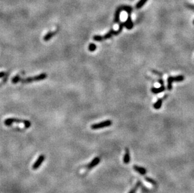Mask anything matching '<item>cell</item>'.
Segmentation results:
<instances>
[{
	"label": "cell",
	"instance_id": "6da1fadb",
	"mask_svg": "<svg viewBox=\"0 0 194 193\" xmlns=\"http://www.w3.org/2000/svg\"><path fill=\"white\" fill-rule=\"evenodd\" d=\"M47 77V75L46 73H43L40 75H36L34 76H31L26 78H21L20 80V82L22 84H30V83L34 82H38V81L45 80Z\"/></svg>",
	"mask_w": 194,
	"mask_h": 193
},
{
	"label": "cell",
	"instance_id": "7a4b0ae2",
	"mask_svg": "<svg viewBox=\"0 0 194 193\" xmlns=\"http://www.w3.org/2000/svg\"><path fill=\"white\" fill-rule=\"evenodd\" d=\"M13 123H18V124H23L26 128H30L31 126V122L27 120H21L17 118H6L5 120V124L7 126H9Z\"/></svg>",
	"mask_w": 194,
	"mask_h": 193
},
{
	"label": "cell",
	"instance_id": "3957f363",
	"mask_svg": "<svg viewBox=\"0 0 194 193\" xmlns=\"http://www.w3.org/2000/svg\"><path fill=\"white\" fill-rule=\"evenodd\" d=\"M113 124L111 120H107L105 121L97 123V124H94L91 126V129L93 130H97V129H102V128H105L111 126Z\"/></svg>",
	"mask_w": 194,
	"mask_h": 193
},
{
	"label": "cell",
	"instance_id": "277c9868",
	"mask_svg": "<svg viewBox=\"0 0 194 193\" xmlns=\"http://www.w3.org/2000/svg\"><path fill=\"white\" fill-rule=\"evenodd\" d=\"M45 159V157L44 155H40L39 157H38V159H36V160L35 161V162L33 164V166H32V169L35 170L37 169L38 168H39V167L40 166L41 164H42L43 162L44 161Z\"/></svg>",
	"mask_w": 194,
	"mask_h": 193
},
{
	"label": "cell",
	"instance_id": "5b68a950",
	"mask_svg": "<svg viewBox=\"0 0 194 193\" xmlns=\"http://www.w3.org/2000/svg\"><path fill=\"white\" fill-rule=\"evenodd\" d=\"M128 19H127L126 22L124 23V26L126 27L128 30H131V29L133 28V26H134V25H133V23H132V20H131V13H128Z\"/></svg>",
	"mask_w": 194,
	"mask_h": 193
},
{
	"label": "cell",
	"instance_id": "8992f818",
	"mask_svg": "<svg viewBox=\"0 0 194 193\" xmlns=\"http://www.w3.org/2000/svg\"><path fill=\"white\" fill-rule=\"evenodd\" d=\"M100 162V158L99 157H95L94 159L90 162V163L87 166V168L88 169H92L93 168H94Z\"/></svg>",
	"mask_w": 194,
	"mask_h": 193
},
{
	"label": "cell",
	"instance_id": "52a82bcc",
	"mask_svg": "<svg viewBox=\"0 0 194 193\" xmlns=\"http://www.w3.org/2000/svg\"><path fill=\"white\" fill-rule=\"evenodd\" d=\"M133 169H134L136 172L140 174L141 175H145L146 174V172H147L146 169H145V168H142V167L138 166L136 165H134V166H133Z\"/></svg>",
	"mask_w": 194,
	"mask_h": 193
},
{
	"label": "cell",
	"instance_id": "ba28073f",
	"mask_svg": "<svg viewBox=\"0 0 194 193\" xmlns=\"http://www.w3.org/2000/svg\"><path fill=\"white\" fill-rule=\"evenodd\" d=\"M57 33V31H52V32H48V33L45 34V36L44 37V41H45V42H48V41H49L50 39H51Z\"/></svg>",
	"mask_w": 194,
	"mask_h": 193
},
{
	"label": "cell",
	"instance_id": "9c48e42d",
	"mask_svg": "<svg viewBox=\"0 0 194 193\" xmlns=\"http://www.w3.org/2000/svg\"><path fill=\"white\" fill-rule=\"evenodd\" d=\"M123 162L124 164H128L130 162V152H129V150L128 148H126V149H125Z\"/></svg>",
	"mask_w": 194,
	"mask_h": 193
},
{
	"label": "cell",
	"instance_id": "30bf717a",
	"mask_svg": "<svg viewBox=\"0 0 194 193\" xmlns=\"http://www.w3.org/2000/svg\"><path fill=\"white\" fill-rule=\"evenodd\" d=\"M123 11V6L119 7L116 11L115 15V23H119V18H120V13Z\"/></svg>",
	"mask_w": 194,
	"mask_h": 193
},
{
	"label": "cell",
	"instance_id": "8fae6325",
	"mask_svg": "<svg viewBox=\"0 0 194 193\" xmlns=\"http://www.w3.org/2000/svg\"><path fill=\"white\" fill-rule=\"evenodd\" d=\"M165 87L164 85H161L159 88H155V87H153V88H151V91L152 92V93H155V94L161 93V92H163L165 91Z\"/></svg>",
	"mask_w": 194,
	"mask_h": 193
},
{
	"label": "cell",
	"instance_id": "7c38bea8",
	"mask_svg": "<svg viewBox=\"0 0 194 193\" xmlns=\"http://www.w3.org/2000/svg\"><path fill=\"white\" fill-rule=\"evenodd\" d=\"M174 82H173V76H168V78L167 79V83H168V85H167V88L168 90H171L172 89V83Z\"/></svg>",
	"mask_w": 194,
	"mask_h": 193
},
{
	"label": "cell",
	"instance_id": "4fadbf2b",
	"mask_svg": "<svg viewBox=\"0 0 194 193\" xmlns=\"http://www.w3.org/2000/svg\"><path fill=\"white\" fill-rule=\"evenodd\" d=\"M162 103H163V99H158L157 102H156V103H154L153 104L154 109H157V110L159 109L161 107Z\"/></svg>",
	"mask_w": 194,
	"mask_h": 193
},
{
	"label": "cell",
	"instance_id": "5bb4252c",
	"mask_svg": "<svg viewBox=\"0 0 194 193\" xmlns=\"http://www.w3.org/2000/svg\"><path fill=\"white\" fill-rule=\"evenodd\" d=\"M184 79H185V77H184V75H178V76L173 77V82H180L184 81Z\"/></svg>",
	"mask_w": 194,
	"mask_h": 193
},
{
	"label": "cell",
	"instance_id": "9a60e30c",
	"mask_svg": "<svg viewBox=\"0 0 194 193\" xmlns=\"http://www.w3.org/2000/svg\"><path fill=\"white\" fill-rule=\"evenodd\" d=\"M147 1L148 0H140L138 1V3L136 4V6L137 9H140V8H141L144 6V4L147 2Z\"/></svg>",
	"mask_w": 194,
	"mask_h": 193
},
{
	"label": "cell",
	"instance_id": "2e32d148",
	"mask_svg": "<svg viewBox=\"0 0 194 193\" xmlns=\"http://www.w3.org/2000/svg\"><path fill=\"white\" fill-rule=\"evenodd\" d=\"M20 78H21V77H20L19 75H16L15 76H14L13 78H12V83L14 84H17V83L20 82Z\"/></svg>",
	"mask_w": 194,
	"mask_h": 193
},
{
	"label": "cell",
	"instance_id": "e0dca14e",
	"mask_svg": "<svg viewBox=\"0 0 194 193\" xmlns=\"http://www.w3.org/2000/svg\"><path fill=\"white\" fill-rule=\"evenodd\" d=\"M145 180H146V181H147L148 183H151V184H153V185H157V182L155 181V180L152 179L151 178H150V177H145Z\"/></svg>",
	"mask_w": 194,
	"mask_h": 193
},
{
	"label": "cell",
	"instance_id": "ac0fdd59",
	"mask_svg": "<svg viewBox=\"0 0 194 193\" xmlns=\"http://www.w3.org/2000/svg\"><path fill=\"white\" fill-rule=\"evenodd\" d=\"M123 10H124L125 11H126L128 13H131V11H132V8H131L130 6H123Z\"/></svg>",
	"mask_w": 194,
	"mask_h": 193
},
{
	"label": "cell",
	"instance_id": "d6986e66",
	"mask_svg": "<svg viewBox=\"0 0 194 193\" xmlns=\"http://www.w3.org/2000/svg\"><path fill=\"white\" fill-rule=\"evenodd\" d=\"M96 45L94 43H90L89 45V50L90 51H94L96 50Z\"/></svg>",
	"mask_w": 194,
	"mask_h": 193
},
{
	"label": "cell",
	"instance_id": "ffe728a7",
	"mask_svg": "<svg viewBox=\"0 0 194 193\" xmlns=\"http://www.w3.org/2000/svg\"><path fill=\"white\" fill-rule=\"evenodd\" d=\"M93 39L95 41H96V42H101V41L104 40L103 39V36H100V35H95V36H94Z\"/></svg>",
	"mask_w": 194,
	"mask_h": 193
},
{
	"label": "cell",
	"instance_id": "44dd1931",
	"mask_svg": "<svg viewBox=\"0 0 194 193\" xmlns=\"http://www.w3.org/2000/svg\"><path fill=\"white\" fill-rule=\"evenodd\" d=\"M112 36H113V34H112L111 31L110 30L109 32H108V33H106V34L105 35H104V36H103V39H104V40L108 39V38H110Z\"/></svg>",
	"mask_w": 194,
	"mask_h": 193
},
{
	"label": "cell",
	"instance_id": "7402d4cb",
	"mask_svg": "<svg viewBox=\"0 0 194 193\" xmlns=\"http://www.w3.org/2000/svg\"><path fill=\"white\" fill-rule=\"evenodd\" d=\"M140 182H138V183H137L135 187H134V188L132 189V190H131V191L129 192V193H135L136 191H137V189H138V187L140 186Z\"/></svg>",
	"mask_w": 194,
	"mask_h": 193
},
{
	"label": "cell",
	"instance_id": "603a6c76",
	"mask_svg": "<svg viewBox=\"0 0 194 193\" xmlns=\"http://www.w3.org/2000/svg\"><path fill=\"white\" fill-rule=\"evenodd\" d=\"M6 75V72H0V78H3V77H4V76H5Z\"/></svg>",
	"mask_w": 194,
	"mask_h": 193
},
{
	"label": "cell",
	"instance_id": "cb8c5ba5",
	"mask_svg": "<svg viewBox=\"0 0 194 193\" xmlns=\"http://www.w3.org/2000/svg\"><path fill=\"white\" fill-rule=\"evenodd\" d=\"M152 72L154 73H155V74H157V75H160V76H161V75H162V73H160V72H158L157 70H152Z\"/></svg>",
	"mask_w": 194,
	"mask_h": 193
},
{
	"label": "cell",
	"instance_id": "d4e9b609",
	"mask_svg": "<svg viewBox=\"0 0 194 193\" xmlns=\"http://www.w3.org/2000/svg\"><path fill=\"white\" fill-rule=\"evenodd\" d=\"M158 82H159V84H161V85H163V84H164V82H163V80L162 79H159L158 80Z\"/></svg>",
	"mask_w": 194,
	"mask_h": 193
},
{
	"label": "cell",
	"instance_id": "484cf974",
	"mask_svg": "<svg viewBox=\"0 0 194 193\" xmlns=\"http://www.w3.org/2000/svg\"><path fill=\"white\" fill-rule=\"evenodd\" d=\"M193 23H194V22H193Z\"/></svg>",
	"mask_w": 194,
	"mask_h": 193
}]
</instances>
